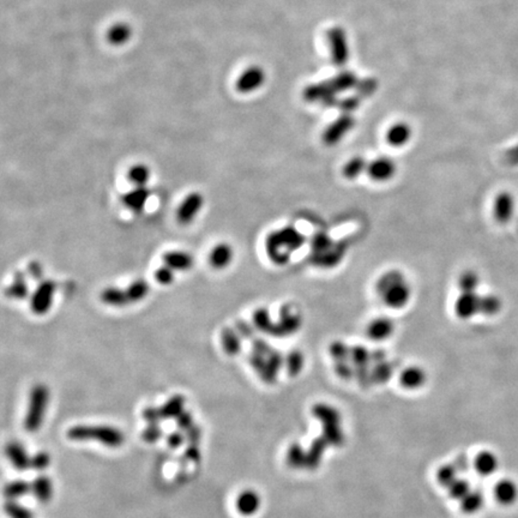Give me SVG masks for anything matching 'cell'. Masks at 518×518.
I'll list each match as a JSON object with an SVG mask.
<instances>
[{"label": "cell", "instance_id": "obj_17", "mask_svg": "<svg viewBox=\"0 0 518 518\" xmlns=\"http://www.w3.org/2000/svg\"><path fill=\"white\" fill-rule=\"evenodd\" d=\"M479 307L480 303L478 301L473 292H463V294L460 295L455 303V312L458 318H471Z\"/></svg>", "mask_w": 518, "mask_h": 518}, {"label": "cell", "instance_id": "obj_49", "mask_svg": "<svg viewBox=\"0 0 518 518\" xmlns=\"http://www.w3.org/2000/svg\"><path fill=\"white\" fill-rule=\"evenodd\" d=\"M186 442L189 444H200L202 438V429L197 425H193L185 432Z\"/></svg>", "mask_w": 518, "mask_h": 518}, {"label": "cell", "instance_id": "obj_44", "mask_svg": "<svg viewBox=\"0 0 518 518\" xmlns=\"http://www.w3.org/2000/svg\"><path fill=\"white\" fill-rule=\"evenodd\" d=\"M193 425H195V423H193V415H192L190 412H186V410H184V412L176 418V426H178V428H179L180 431H183V432H186L187 429H190Z\"/></svg>", "mask_w": 518, "mask_h": 518}, {"label": "cell", "instance_id": "obj_15", "mask_svg": "<svg viewBox=\"0 0 518 518\" xmlns=\"http://www.w3.org/2000/svg\"><path fill=\"white\" fill-rule=\"evenodd\" d=\"M427 375L423 368L419 366H410L402 371L399 376V384L407 390H418L423 388L426 383Z\"/></svg>", "mask_w": 518, "mask_h": 518}, {"label": "cell", "instance_id": "obj_8", "mask_svg": "<svg viewBox=\"0 0 518 518\" xmlns=\"http://www.w3.org/2000/svg\"><path fill=\"white\" fill-rule=\"evenodd\" d=\"M266 82V71L261 67H251L239 76L235 88L242 94H251L258 91Z\"/></svg>", "mask_w": 518, "mask_h": 518}, {"label": "cell", "instance_id": "obj_37", "mask_svg": "<svg viewBox=\"0 0 518 518\" xmlns=\"http://www.w3.org/2000/svg\"><path fill=\"white\" fill-rule=\"evenodd\" d=\"M447 488H449L451 498L456 500H462L463 498H466L467 495L471 492V485L463 479H457Z\"/></svg>", "mask_w": 518, "mask_h": 518}, {"label": "cell", "instance_id": "obj_19", "mask_svg": "<svg viewBox=\"0 0 518 518\" xmlns=\"http://www.w3.org/2000/svg\"><path fill=\"white\" fill-rule=\"evenodd\" d=\"M495 497L499 504H514L518 497L517 486L509 479L499 481L495 487Z\"/></svg>", "mask_w": 518, "mask_h": 518}, {"label": "cell", "instance_id": "obj_45", "mask_svg": "<svg viewBox=\"0 0 518 518\" xmlns=\"http://www.w3.org/2000/svg\"><path fill=\"white\" fill-rule=\"evenodd\" d=\"M142 416L148 425H158V421L162 420L160 408H154V407H148L143 410Z\"/></svg>", "mask_w": 518, "mask_h": 518}, {"label": "cell", "instance_id": "obj_23", "mask_svg": "<svg viewBox=\"0 0 518 518\" xmlns=\"http://www.w3.org/2000/svg\"><path fill=\"white\" fill-rule=\"evenodd\" d=\"M133 30L128 23L113 24L107 32V40L113 46H124L132 38Z\"/></svg>", "mask_w": 518, "mask_h": 518}, {"label": "cell", "instance_id": "obj_7", "mask_svg": "<svg viewBox=\"0 0 518 518\" xmlns=\"http://www.w3.org/2000/svg\"><path fill=\"white\" fill-rule=\"evenodd\" d=\"M396 162L390 157H377L367 165V176L376 183H386L391 180L396 174Z\"/></svg>", "mask_w": 518, "mask_h": 518}, {"label": "cell", "instance_id": "obj_39", "mask_svg": "<svg viewBox=\"0 0 518 518\" xmlns=\"http://www.w3.org/2000/svg\"><path fill=\"white\" fill-rule=\"evenodd\" d=\"M51 464V456L48 452L40 451L30 457V469L35 471H43Z\"/></svg>", "mask_w": 518, "mask_h": 518}, {"label": "cell", "instance_id": "obj_31", "mask_svg": "<svg viewBox=\"0 0 518 518\" xmlns=\"http://www.w3.org/2000/svg\"><path fill=\"white\" fill-rule=\"evenodd\" d=\"M149 293V285L143 280H137L132 282L126 290V295L129 298L130 303H138L141 300L145 299Z\"/></svg>", "mask_w": 518, "mask_h": 518}, {"label": "cell", "instance_id": "obj_26", "mask_svg": "<svg viewBox=\"0 0 518 518\" xmlns=\"http://www.w3.org/2000/svg\"><path fill=\"white\" fill-rule=\"evenodd\" d=\"M367 165H368V162L365 158H362V156L353 157L349 161L344 163L342 168V176L347 180L357 179L362 174L366 173Z\"/></svg>", "mask_w": 518, "mask_h": 518}, {"label": "cell", "instance_id": "obj_10", "mask_svg": "<svg viewBox=\"0 0 518 518\" xmlns=\"http://www.w3.org/2000/svg\"><path fill=\"white\" fill-rule=\"evenodd\" d=\"M203 207V197L198 192H193L183 200L179 209H178V221L181 224H189L195 220L196 216L200 213Z\"/></svg>", "mask_w": 518, "mask_h": 518}, {"label": "cell", "instance_id": "obj_36", "mask_svg": "<svg viewBox=\"0 0 518 518\" xmlns=\"http://www.w3.org/2000/svg\"><path fill=\"white\" fill-rule=\"evenodd\" d=\"M253 320L258 329H261V331L264 333H272V329L275 324L271 322L270 314L268 312V309H259L255 312L253 316Z\"/></svg>", "mask_w": 518, "mask_h": 518}, {"label": "cell", "instance_id": "obj_18", "mask_svg": "<svg viewBox=\"0 0 518 518\" xmlns=\"http://www.w3.org/2000/svg\"><path fill=\"white\" fill-rule=\"evenodd\" d=\"M412 138V129L407 123H396L386 132V142L394 148L405 145Z\"/></svg>", "mask_w": 518, "mask_h": 518}, {"label": "cell", "instance_id": "obj_30", "mask_svg": "<svg viewBox=\"0 0 518 518\" xmlns=\"http://www.w3.org/2000/svg\"><path fill=\"white\" fill-rule=\"evenodd\" d=\"M329 83L333 86V91H336V93H340V91H348V89H351L353 86L357 88L359 82H357V76L354 73H352V72L343 71L335 77L333 81L329 82Z\"/></svg>", "mask_w": 518, "mask_h": 518}, {"label": "cell", "instance_id": "obj_29", "mask_svg": "<svg viewBox=\"0 0 518 518\" xmlns=\"http://www.w3.org/2000/svg\"><path fill=\"white\" fill-rule=\"evenodd\" d=\"M222 346H224V352L231 357L237 355L242 351V341L239 338L238 333H235L233 329L226 328L222 331Z\"/></svg>", "mask_w": 518, "mask_h": 518}, {"label": "cell", "instance_id": "obj_12", "mask_svg": "<svg viewBox=\"0 0 518 518\" xmlns=\"http://www.w3.org/2000/svg\"><path fill=\"white\" fill-rule=\"evenodd\" d=\"M395 331V324L391 319L386 317L372 319L367 325L366 333L368 338L376 342H383L392 336Z\"/></svg>", "mask_w": 518, "mask_h": 518}, {"label": "cell", "instance_id": "obj_50", "mask_svg": "<svg viewBox=\"0 0 518 518\" xmlns=\"http://www.w3.org/2000/svg\"><path fill=\"white\" fill-rule=\"evenodd\" d=\"M359 104H360V100H359V97H357V96H355V97H351V99H346V100L342 101V102H341V105H340V107L342 108V110L343 112H344V113L351 115V112H353V110H355L357 106H359Z\"/></svg>", "mask_w": 518, "mask_h": 518}, {"label": "cell", "instance_id": "obj_9", "mask_svg": "<svg viewBox=\"0 0 518 518\" xmlns=\"http://www.w3.org/2000/svg\"><path fill=\"white\" fill-rule=\"evenodd\" d=\"M355 120L352 115L344 113L338 119L329 125L323 133V141L327 145H335L354 128Z\"/></svg>", "mask_w": 518, "mask_h": 518}, {"label": "cell", "instance_id": "obj_5", "mask_svg": "<svg viewBox=\"0 0 518 518\" xmlns=\"http://www.w3.org/2000/svg\"><path fill=\"white\" fill-rule=\"evenodd\" d=\"M328 41L333 64L338 67H344L349 59L347 34L341 27H333L328 32Z\"/></svg>", "mask_w": 518, "mask_h": 518}, {"label": "cell", "instance_id": "obj_4", "mask_svg": "<svg viewBox=\"0 0 518 518\" xmlns=\"http://www.w3.org/2000/svg\"><path fill=\"white\" fill-rule=\"evenodd\" d=\"M48 399H49V390L43 384L34 386L30 391L28 410L24 418V428L29 433L38 432L43 426Z\"/></svg>", "mask_w": 518, "mask_h": 518}, {"label": "cell", "instance_id": "obj_43", "mask_svg": "<svg viewBox=\"0 0 518 518\" xmlns=\"http://www.w3.org/2000/svg\"><path fill=\"white\" fill-rule=\"evenodd\" d=\"M357 91L359 95L368 96L373 94L377 89V81L375 78H367L365 81L357 83Z\"/></svg>", "mask_w": 518, "mask_h": 518}, {"label": "cell", "instance_id": "obj_16", "mask_svg": "<svg viewBox=\"0 0 518 518\" xmlns=\"http://www.w3.org/2000/svg\"><path fill=\"white\" fill-rule=\"evenodd\" d=\"M150 196V191L145 186H136L133 190L129 191L123 196V203L126 208L134 213H141L147 204L148 198Z\"/></svg>", "mask_w": 518, "mask_h": 518}, {"label": "cell", "instance_id": "obj_2", "mask_svg": "<svg viewBox=\"0 0 518 518\" xmlns=\"http://www.w3.org/2000/svg\"><path fill=\"white\" fill-rule=\"evenodd\" d=\"M67 436L75 442L95 440L108 447H119L125 442L120 429L105 425H77L67 431Z\"/></svg>", "mask_w": 518, "mask_h": 518}, {"label": "cell", "instance_id": "obj_24", "mask_svg": "<svg viewBox=\"0 0 518 518\" xmlns=\"http://www.w3.org/2000/svg\"><path fill=\"white\" fill-rule=\"evenodd\" d=\"M163 261L174 271H186L193 266V258L187 252L171 251L163 256Z\"/></svg>", "mask_w": 518, "mask_h": 518}, {"label": "cell", "instance_id": "obj_22", "mask_svg": "<svg viewBox=\"0 0 518 518\" xmlns=\"http://www.w3.org/2000/svg\"><path fill=\"white\" fill-rule=\"evenodd\" d=\"M233 248L228 244H219L210 252L209 261L215 269H224L233 259Z\"/></svg>", "mask_w": 518, "mask_h": 518}, {"label": "cell", "instance_id": "obj_14", "mask_svg": "<svg viewBox=\"0 0 518 518\" xmlns=\"http://www.w3.org/2000/svg\"><path fill=\"white\" fill-rule=\"evenodd\" d=\"M261 497L257 492L246 490L242 492L235 502V508L238 513L243 516H252L261 508Z\"/></svg>", "mask_w": 518, "mask_h": 518}, {"label": "cell", "instance_id": "obj_51", "mask_svg": "<svg viewBox=\"0 0 518 518\" xmlns=\"http://www.w3.org/2000/svg\"><path fill=\"white\" fill-rule=\"evenodd\" d=\"M348 353H349V351H348L347 347H346L343 343L336 342L333 343V346H331V354H333V357H336L338 360L343 359V357H346V354H348Z\"/></svg>", "mask_w": 518, "mask_h": 518}, {"label": "cell", "instance_id": "obj_47", "mask_svg": "<svg viewBox=\"0 0 518 518\" xmlns=\"http://www.w3.org/2000/svg\"><path fill=\"white\" fill-rule=\"evenodd\" d=\"M185 442V432H183V431L172 432L171 434L167 437V444H168V447H172V449H178V447H180Z\"/></svg>", "mask_w": 518, "mask_h": 518}, {"label": "cell", "instance_id": "obj_38", "mask_svg": "<svg viewBox=\"0 0 518 518\" xmlns=\"http://www.w3.org/2000/svg\"><path fill=\"white\" fill-rule=\"evenodd\" d=\"M437 479L438 482L442 484L444 487H449L452 482L457 480L456 468L454 466H443L438 471Z\"/></svg>", "mask_w": 518, "mask_h": 518}, {"label": "cell", "instance_id": "obj_28", "mask_svg": "<svg viewBox=\"0 0 518 518\" xmlns=\"http://www.w3.org/2000/svg\"><path fill=\"white\" fill-rule=\"evenodd\" d=\"M32 491V484L22 479H16L5 486L4 495L9 500L19 499Z\"/></svg>", "mask_w": 518, "mask_h": 518}, {"label": "cell", "instance_id": "obj_13", "mask_svg": "<svg viewBox=\"0 0 518 518\" xmlns=\"http://www.w3.org/2000/svg\"><path fill=\"white\" fill-rule=\"evenodd\" d=\"M5 451H6V456H8L9 461L11 462V464L16 471L23 473L30 468V457L27 455L22 444L17 442L9 443L6 445Z\"/></svg>", "mask_w": 518, "mask_h": 518}, {"label": "cell", "instance_id": "obj_32", "mask_svg": "<svg viewBox=\"0 0 518 518\" xmlns=\"http://www.w3.org/2000/svg\"><path fill=\"white\" fill-rule=\"evenodd\" d=\"M6 294L9 295L10 298H12V299H25V296L28 295V285H27L25 279L22 274L16 276L14 283L10 285L6 290Z\"/></svg>", "mask_w": 518, "mask_h": 518}, {"label": "cell", "instance_id": "obj_21", "mask_svg": "<svg viewBox=\"0 0 518 518\" xmlns=\"http://www.w3.org/2000/svg\"><path fill=\"white\" fill-rule=\"evenodd\" d=\"M32 492L38 503L47 504L53 497V484L51 478L40 475L32 484Z\"/></svg>", "mask_w": 518, "mask_h": 518}, {"label": "cell", "instance_id": "obj_3", "mask_svg": "<svg viewBox=\"0 0 518 518\" xmlns=\"http://www.w3.org/2000/svg\"><path fill=\"white\" fill-rule=\"evenodd\" d=\"M303 238L294 228H283L268 235L266 250L271 261L276 264H285L290 255L299 248Z\"/></svg>", "mask_w": 518, "mask_h": 518}, {"label": "cell", "instance_id": "obj_1", "mask_svg": "<svg viewBox=\"0 0 518 518\" xmlns=\"http://www.w3.org/2000/svg\"><path fill=\"white\" fill-rule=\"evenodd\" d=\"M376 290L389 309H404L412 298V288L408 281L399 270L388 271L381 276L377 282Z\"/></svg>", "mask_w": 518, "mask_h": 518}, {"label": "cell", "instance_id": "obj_48", "mask_svg": "<svg viewBox=\"0 0 518 518\" xmlns=\"http://www.w3.org/2000/svg\"><path fill=\"white\" fill-rule=\"evenodd\" d=\"M184 460L190 462H200V451L198 444H189L184 451Z\"/></svg>", "mask_w": 518, "mask_h": 518}, {"label": "cell", "instance_id": "obj_40", "mask_svg": "<svg viewBox=\"0 0 518 518\" xmlns=\"http://www.w3.org/2000/svg\"><path fill=\"white\" fill-rule=\"evenodd\" d=\"M141 437L144 442L154 444L161 439L162 429L158 425H148L147 427L143 429Z\"/></svg>", "mask_w": 518, "mask_h": 518}, {"label": "cell", "instance_id": "obj_27", "mask_svg": "<svg viewBox=\"0 0 518 518\" xmlns=\"http://www.w3.org/2000/svg\"><path fill=\"white\" fill-rule=\"evenodd\" d=\"M101 300L105 303V304L110 305V306H125V305L129 304V298L126 295V290H119V288H115V287H110V288H106L102 294H101Z\"/></svg>", "mask_w": 518, "mask_h": 518}, {"label": "cell", "instance_id": "obj_33", "mask_svg": "<svg viewBox=\"0 0 518 518\" xmlns=\"http://www.w3.org/2000/svg\"><path fill=\"white\" fill-rule=\"evenodd\" d=\"M150 179V169L145 165H134L129 171V180L136 186H145Z\"/></svg>", "mask_w": 518, "mask_h": 518}, {"label": "cell", "instance_id": "obj_25", "mask_svg": "<svg viewBox=\"0 0 518 518\" xmlns=\"http://www.w3.org/2000/svg\"><path fill=\"white\" fill-rule=\"evenodd\" d=\"M186 399L183 395H174L160 407L162 420L176 419L185 410Z\"/></svg>", "mask_w": 518, "mask_h": 518}, {"label": "cell", "instance_id": "obj_35", "mask_svg": "<svg viewBox=\"0 0 518 518\" xmlns=\"http://www.w3.org/2000/svg\"><path fill=\"white\" fill-rule=\"evenodd\" d=\"M462 502V509L466 511L467 514H474L476 511H479L484 503V498L480 493H476L471 491L469 495H467L466 498H463Z\"/></svg>", "mask_w": 518, "mask_h": 518}, {"label": "cell", "instance_id": "obj_11", "mask_svg": "<svg viewBox=\"0 0 518 518\" xmlns=\"http://www.w3.org/2000/svg\"><path fill=\"white\" fill-rule=\"evenodd\" d=\"M336 94L338 93L333 91L330 83H319V84H314L306 88L304 96L305 99L309 102L320 101L323 105L330 107L338 104Z\"/></svg>", "mask_w": 518, "mask_h": 518}, {"label": "cell", "instance_id": "obj_41", "mask_svg": "<svg viewBox=\"0 0 518 518\" xmlns=\"http://www.w3.org/2000/svg\"><path fill=\"white\" fill-rule=\"evenodd\" d=\"M155 277L158 283L161 285H171L174 281V270L169 266H161L158 270L155 272Z\"/></svg>", "mask_w": 518, "mask_h": 518}, {"label": "cell", "instance_id": "obj_20", "mask_svg": "<svg viewBox=\"0 0 518 518\" xmlns=\"http://www.w3.org/2000/svg\"><path fill=\"white\" fill-rule=\"evenodd\" d=\"M499 466L498 458L493 452L482 451L476 455L474 460V468L476 473L482 476H490L495 474L497 468Z\"/></svg>", "mask_w": 518, "mask_h": 518}, {"label": "cell", "instance_id": "obj_34", "mask_svg": "<svg viewBox=\"0 0 518 518\" xmlns=\"http://www.w3.org/2000/svg\"><path fill=\"white\" fill-rule=\"evenodd\" d=\"M5 513L10 518H34L33 511L19 504L14 500H9L5 504Z\"/></svg>", "mask_w": 518, "mask_h": 518}, {"label": "cell", "instance_id": "obj_46", "mask_svg": "<svg viewBox=\"0 0 518 518\" xmlns=\"http://www.w3.org/2000/svg\"><path fill=\"white\" fill-rule=\"evenodd\" d=\"M287 366H288V371L290 373H296L300 371V368L303 367V355L299 352H293L290 354L288 357V362H287Z\"/></svg>", "mask_w": 518, "mask_h": 518}, {"label": "cell", "instance_id": "obj_6", "mask_svg": "<svg viewBox=\"0 0 518 518\" xmlns=\"http://www.w3.org/2000/svg\"><path fill=\"white\" fill-rule=\"evenodd\" d=\"M56 290L57 285L51 280L43 281L38 285L30 300V307L33 309L34 314H47L52 306Z\"/></svg>", "mask_w": 518, "mask_h": 518}, {"label": "cell", "instance_id": "obj_42", "mask_svg": "<svg viewBox=\"0 0 518 518\" xmlns=\"http://www.w3.org/2000/svg\"><path fill=\"white\" fill-rule=\"evenodd\" d=\"M476 282H478L476 276L473 272H464L458 280V285H460V290L463 292H473Z\"/></svg>", "mask_w": 518, "mask_h": 518}]
</instances>
